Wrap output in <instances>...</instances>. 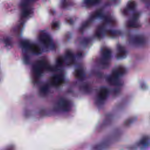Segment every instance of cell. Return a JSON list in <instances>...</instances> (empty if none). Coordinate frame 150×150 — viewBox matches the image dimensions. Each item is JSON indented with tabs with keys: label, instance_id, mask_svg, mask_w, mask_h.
Returning a JSON list of instances; mask_svg holds the SVG:
<instances>
[{
	"label": "cell",
	"instance_id": "6da1fadb",
	"mask_svg": "<svg viewBox=\"0 0 150 150\" xmlns=\"http://www.w3.org/2000/svg\"><path fill=\"white\" fill-rule=\"evenodd\" d=\"M122 135V130L118 128L115 129V130L111 131L110 133H108L100 143L95 145V146L93 147V149H102L107 148L117 142L121 138Z\"/></svg>",
	"mask_w": 150,
	"mask_h": 150
},
{
	"label": "cell",
	"instance_id": "7a4b0ae2",
	"mask_svg": "<svg viewBox=\"0 0 150 150\" xmlns=\"http://www.w3.org/2000/svg\"><path fill=\"white\" fill-rule=\"evenodd\" d=\"M126 103H127V102H125L124 103H123L122 102L118 104V106H117V107H116V109H114V112L115 113H120V112H122V111H123V110L124 109V107H125V104ZM116 114H114V113H110V114H109L108 116L107 117L105 120L104 121V123H103V125H102V128H104V127H107V126H108L109 125L112 124V123L114 121V119L116 118L115 117V116H116Z\"/></svg>",
	"mask_w": 150,
	"mask_h": 150
},
{
	"label": "cell",
	"instance_id": "3957f363",
	"mask_svg": "<svg viewBox=\"0 0 150 150\" xmlns=\"http://www.w3.org/2000/svg\"><path fill=\"white\" fill-rule=\"evenodd\" d=\"M132 43L135 46H141L145 44V38L143 36L137 35L135 36L132 39Z\"/></svg>",
	"mask_w": 150,
	"mask_h": 150
},
{
	"label": "cell",
	"instance_id": "277c9868",
	"mask_svg": "<svg viewBox=\"0 0 150 150\" xmlns=\"http://www.w3.org/2000/svg\"><path fill=\"white\" fill-rule=\"evenodd\" d=\"M44 68V64L42 62H38L34 66V71L36 76H39L43 72Z\"/></svg>",
	"mask_w": 150,
	"mask_h": 150
},
{
	"label": "cell",
	"instance_id": "5b68a950",
	"mask_svg": "<svg viewBox=\"0 0 150 150\" xmlns=\"http://www.w3.org/2000/svg\"><path fill=\"white\" fill-rule=\"evenodd\" d=\"M39 37L40 40L42 41L43 44L46 45V46H48L51 41V38L50 36L48 34H46V33H41Z\"/></svg>",
	"mask_w": 150,
	"mask_h": 150
},
{
	"label": "cell",
	"instance_id": "8992f818",
	"mask_svg": "<svg viewBox=\"0 0 150 150\" xmlns=\"http://www.w3.org/2000/svg\"><path fill=\"white\" fill-rule=\"evenodd\" d=\"M108 90L106 87H103L100 90L98 93V97L102 100H106L108 96Z\"/></svg>",
	"mask_w": 150,
	"mask_h": 150
},
{
	"label": "cell",
	"instance_id": "52a82bcc",
	"mask_svg": "<svg viewBox=\"0 0 150 150\" xmlns=\"http://www.w3.org/2000/svg\"><path fill=\"white\" fill-rule=\"evenodd\" d=\"M63 79L61 76H54L51 79V83L53 85L58 86L63 83Z\"/></svg>",
	"mask_w": 150,
	"mask_h": 150
},
{
	"label": "cell",
	"instance_id": "ba28073f",
	"mask_svg": "<svg viewBox=\"0 0 150 150\" xmlns=\"http://www.w3.org/2000/svg\"><path fill=\"white\" fill-rule=\"evenodd\" d=\"M112 56V52L109 49L104 48L103 51V56L106 60H108Z\"/></svg>",
	"mask_w": 150,
	"mask_h": 150
},
{
	"label": "cell",
	"instance_id": "9c48e42d",
	"mask_svg": "<svg viewBox=\"0 0 150 150\" xmlns=\"http://www.w3.org/2000/svg\"><path fill=\"white\" fill-rule=\"evenodd\" d=\"M31 49L33 53H35L36 55L40 54L41 52L39 46L36 44H32L31 46Z\"/></svg>",
	"mask_w": 150,
	"mask_h": 150
},
{
	"label": "cell",
	"instance_id": "30bf717a",
	"mask_svg": "<svg viewBox=\"0 0 150 150\" xmlns=\"http://www.w3.org/2000/svg\"><path fill=\"white\" fill-rule=\"evenodd\" d=\"M100 0H85V3L89 7L96 5L100 3Z\"/></svg>",
	"mask_w": 150,
	"mask_h": 150
},
{
	"label": "cell",
	"instance_id": "8fae6325",
	"mask_svg": "<svg viewBox=\"0 0 150 150\" xmlns=\"http://www.w3.org/2000/svg\"><path fill=\"white\" fill-rule=\"evenodd\" d=\"M61 103L62 107H63V110H67L70 107V103H69L68 102L66 101V100H63Z\"/></svg>",
	"mask_w": 150,
	"mask_h": 150
},
{
	"label": "cell",
	"instance_id": "7c38bea8",
	"mask_svg": "<svg viewBox=\"0 0 150 150\" xmlns=\"http://www.w3.org/2000/svg\"><path fill=\"white\" fill-rule=\"evenodd\" d=\"M135 5H136V4H135L134 1H130L129 2V3L128 4V7L131 9H134Z\"/></svg>",
	"mask_w": 150,
	"mask_h": 150
},
{
	"label": "cell",
	"instance_id": "4fadbf2b",
	"mask_svg": "<svg viewBox=\"0 0 150 150\" xmlns=\"http://www.w3.org/2000/svg\"><path fill=\"white\" fill-rule=\"evenodd\" d=\"M126 53L124 51H122V52L118 53V54L117 55V57L118 58H122V57L126 56Z\"/></svg>",
	"mask_w": 150,
	"mask_h": 150
},
{
	"label": "cell",
	"instance_id": "5bb4252c",
	"mask_svg": "<svg viewBox=\"0 0 150 150\" xmlns=\"http://www.w3.org/2000/svg\"><path fill=\"white\" fill-rule=\"evenodd\" d=\"M76 76L78 77H82V76H83V72L82 71H80V70H77L76 71Z\"/></svg>",
	"mask_w": 150,
	"mask_h": 150
},
{
	"label": "cell",
	"instance_id": "9a60e30c",
	"mask_svg": "<svg viewBox=\"0 0 150 150\" xmlns=\"http://www.w3.org/2000/svg\"><path fill=\"white\" fill-rule=\"evenodd\" d=\"M48 87H47V86H44V88H43V89L41 90V91H42L43 93H46V92L48 91Z\"/></svg>",
	"mask_w": 150,
	"mask_h": 150
},
{
	"label": "cell",
	"instance_id": "2e32d148",
	"mask_svg": "<svg viewBox=\"0 0 150 150\" xmlns=\"http://www.w3.org/2000/svg\"><path fill=\"white\" fill-rule=\"evenodd\" d=\"M53 25L54 26V28H56L57 27V23H55Z\"/></svg>",
	"mask_w": 150,
	"mask_h": 150
}]
</instances>
